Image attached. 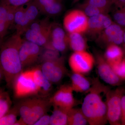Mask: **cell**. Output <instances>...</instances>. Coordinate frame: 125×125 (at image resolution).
Here are the masks:
<instances>
[{"label":"cell","instance_id":"cell-1","mask_svg":"<svg viewBox=\"0 0 125 125\" xmlns=\"http://www.w3.org/2000/svg\"><path fill=\"white\" fill-rule=\"evenodd\" d=\"M16 33L9 38L0 47V66L4 75L6 85L12 88L15 81L23 71L20 50L23 40Z\"/></svg>","mask_w":125,"mask_h":125},{"label":"cell","instance_id":"cell-2","mask_svg":"<svg viewBox=\"0 0 125 125\" xmlns=\"http://www.w3.org/2000/svg\"><path fill=\"white\" fill-rule=\"evenodd\" d=\"M109 89L97 78L94 79L84 99L81 109L90 125H104L108 123L107 108L102 94Z\"/></svg>","mask_w":125,"mask_h":125},{"label":"cell","instance_id":"cell-3","mask_svg":"<svg viewBox=\"0 0 125 125\" xmlns=\"http://www.w3.org/2000/svg\"><path fill=\"white\" fill-rule=\"evenodd\" d=\"M12 88L16 98L39 95L38 89L34 80L32 69L22 72L16 79Z\"/></svg>","mask_w":125,"mask_h":125},{"label":"cell","instance_id":"cell-4","mask_svg":"<svg viewBox=\"0 0 125 125\" xmlns=\"http://www.w3.org/2000/svg\"><path fill=\"white\" fill-rule=\"evenodd\" d=\"M124 90L123 88L108 90L105 94L108 122L111 125H120L121 101Z\"/></svg>","mask_w":125,"mask_h":125},{"label":"cell","instance_id":"cell-5","mask_svg":"<svg viewBox=\"0 0 125 125\" xmlns=\"http://www.w3.org/2000/svg\"><path fill=\"white\" fill-rule=\"evenodd\" d=\"M22 105L28 116L27 125H33L40 117L47 114L52 104L49 99L41 97L25 99Z\"/></svg>","mask_w":125,"mask_h":125},{"label":"cell","instance_id":"cell-6","mask_svg":"<svg viewBox=\"0 0 125 125\" xmlns=\"http://www.w3.org/2000/svg\"><path fill=\"white\" fill-rule=\"evenodd\" d=\"M69 65L74 73L83 74L89 73L93 68L94 60L93 56L86 51L75 52L69 59Z\"/></svg>","mask_w":125,"mask_h":125},{"label":"cell","instance_id":"cell-7","mask_svg":"<svg viewBox=\"0 0 125 125\" xmlns=\"http://www.w3.org/2000/svg\"><path fill=\"white\" fill-rule=\"evenodd\" d=\"M40 68L45 77L52 83L60 82L67 73L64 60L61 57L43 62Z\"/></svg>","mask_w":125,"mask_h":125},{"label":"cell","instance_id":"cell-8","mask_svg":"<svg viewBox=\"0 0 125 125\" xmlns=\"http://www.w3.org/2000/svg\"><path fill=\"white\" fill-rule=\"evenodd\" d=\"M65 28L70 33H82L88 29V19L84 12L78 10L67 14L64 19Z\"/></svg>","mask_w":125,"mask_h":125},{"label":"cell","instance_id":"cell-9","mask_svg":"<svg viewBox=\"0 0 125 125\" xmlns=\"http://www.w3.org/2000/svg\"><path fill=\"white\" fill-rule=\"evenodd\" d=\"M73 92L70 85H62L49 99V101L52 105L69 110L76 104Z\"/></svg>","mask_w":125,"mask_h":125},{"label":"cell","instance_id":"cell-10","mask_svg":"<svg viewBox=\"0 0 125 125\" xmlns=\"http://www.w3.org/2000/svg\"><path fill=\"white\" fill-rule=\"evenodd\" d=\"M41 47L28 40L23 41L20 50V57L23 69L37 62L40 57Z\"/></svg>","mask_w":125,"mask_h":125},{"label":"cell","instance_id":"cell-11","mask_svg":"<svg viewBox=\"0 0 125 125\" xmlns=\"http://www.w3.org/2000/svg\"><path fill=\"white\" fill-rule=\"evenodd\" d=\"M96 62L98 75L104 82L112 86L120 84L122 80L116 74L104 57L101 55H98Z\"/></svg>","mask_w":125,"mask_h":125},{"label":"cell","instance_id":"cell-12","mask_svg":"<svg viewBox=\"0 0 125 125\" xmlns=\"http://www.w3.org/2000/svg\"><path fill=\"white\" fill-rule=\"evenodd\" d=\"M64 30L59 27L53 28L52 25L50 45L52 48L58 52H64L67 48V41Z\"/></svg>","mask_w":125,"mask_h":125},{"label":"cell","instance_id":"cell-13","mask_svg":"<svg viewBox=\"0 0 125 125\" xmlns=\"http://www.w3.org/2000/svg\"><path fill=\"white\" fill-rule=\"evenodd\" d=\"M32 69L34 80L38 89L39 95L45 97L51 91L52 83L45 77L40 67H36Z\"/></svg>","mask_w":125,"mask_h":125},{"label":"cell","instance_id":"cell-14","mask_svg":"<svg viewBox=\"0 0 125 125\" xmlns=\"http://www.w3.org/2000/svg\"><path fill=\"white\" fill-rule=\"evenodd\" d=\"M51 29L44 32H38L28 29L25 32V38L27 40L40 47H44L46 49H49Z\"/></svg>","mask_w":125,"mask_h":125},{"label":"cell","instance_id":"cell-15","mask_svg":"<svg viewBox=\"0 0 125 125\" xmlns=\"http://www.w3.org/2000/svg\"><path fill=\"white\" fill-rule=\"evenodd\" d=\"M71 86L74 92L83 93L87 92L91 87L89 81L83 74L74 73L71 76Z\"/></svg>","mask_w":125,"mask_h":125},{"label":"cell","instance_id":"cell-16","mask_svg":"<svg viewBox=\"0 0 125 125\" xmlns=\"http://www.w3.org/2000/svg\"><path fill=\"white\" fill-rule=\"evenodd\" d=\"M14 23L16 33L21 35L24 33L32 23L25 13L24 6L19 7L16 11Z\"/></svg>","mask_w":125,"mask_h":125},{"label":"cell","instance_id":"cell-17","mask_svg":"<svg viewBox=\"0 0 125 125\" xmlns=\"http://www.w3.org/2000/svg\"><path fill=\"white\" fill-rule=\"evenodd\" d=\"M104 34L109 42L119 45L123 42L124 31L118 24H112L105 30Z\"/></svg>","mask_w":125,"mask_h":125},{"label":"cell","instance_id":"cell-18","mask_svg":"<svg viewBox=\"0 0 125 125\" xmlns=\"http://www.w3.org/2000/svg\"><path fill=\"white\" fill-rule=\"evenodd\" d=\"M111 19L107 16L100 14L90 17L88 19V29L92 31L97 32L105 30L112 24Z\"/></svg>","mask_w":125,"mask_h":125},{"label":"cell","instance_id":"cell-19","mask_svg":"<svg viewBox=\"0 0 125 125\" xmlns=\"http://www.w3.org/2000/svg\"><path fill=\"white\" fill-rule=\"evenodd\" d=\"M39 10L47 15H55L61 10V6L55 0H33Z\"/></svg>","mask_w":125,"mask_h":125},{"label":"cell","instance_id":"cell-20","mask_svg":"<svg viewBox=\"0 0 125 125\" xmlns=\"http://www.w3.org/2000/svg\"><path fill=\"white\" fill-rule=\"evenodd\" d=\"M123 51L118 45L111 44L105 51L104 58L110 65L120 62L123 59Z\"/></svg>","mask_w":125,"mask_h":125},{"label":"cell","instance_id":"cell-21","mask_svg":"<svg viewBox=\"0 0 125 125\" xmlns=\"http://www.w3.org/2000/svg\"><path fill=\"white\" fill-rule=\"evenodd\" d=\"M54 109L50 116V125H68V109L53 105Z\"/></svg>","mask_w":125,"mask_h":125},{"label":"cell","instance_id":"cell-22","mask_svg":"<svg viewBox=\"0 0 125 125\" xmlns=\"http://www.w3.org/2000/svg\"><path fill=\"white\" fill-rule=\"evenodd\" d=\"M88 124L81 108H72L68 113V125H85Z\"/></svg>","mask_w":125,"mask_h":125},{"label":"cell","instance_id":"cell-23","mask_svg":"<svg viewBox=\"0 0 125 125\" xmlns=\"http://www.w3.org/2000/svg\"><path fill=\"white\" fill-rule=\"evenodd\" d=\"M68 40L70 47L74 52L82 51L86 50V42L80 33H70Z\"/></svg>","mask_w":125,"mask_h":125},{"label":"cell","instance_id":"cell-24","mask_svg":"<svg viewBox=\"0 0 125 125\" xmlns=\"http://www.w3.org/2000/svg\"><path fill=\"white\" fill-rule=\"evenodd\" d=\"M11 104L9 93L4 89L0 87V118L11 108Z\"/></svg>","mask_w":125,"mask_h":125},{"label":"cell","instance_id":"cell-25","mask_svg":"<svg viewBox=\"0 0 125 125\" xmlns=\"http://www.w3.org/2000/svg\"><path fill=\"white\" fill-rule=\"evenodd\" d=\"M19 111L16 105L11 108L0 118V125H14L18 120Z\"/></svg>","mask_w":125,"mask_h":125},{"label":"cell","instance_id":"cell-26","mask_svg":"<svg viewBox=\"0 0 125 125\" xmlns=\"http://www.w3.org/2000/svg\"><path fill=\"white\" fill-rule=\"evenodd\" d=\"M9 28L7 19V8L0 4V38L2 39Z\"/></svg>","mask_w":125,"mask_h":125},{"label":"cell","instance_id":"cell-27","mask_svg":"<svg viewBox=\"0 0 125 125\" xmlns=\"http://www.w3.org/2000/svg\"><path fill=\"white\" fill-rule=\"evenodd\" d=\"M25 5L26 7H24L25 13L31 22H33L38 16L39 9L33 0H32Z\"/></svg>","mask_w":125,"mask_h":125},{"label":"cell","instance_id":"cell-28","mask_svg":"<svg viewBox=\"0 0 125 125\" xmlns=\"http://www.w3.org/2000/svg\"><path fill=\"white\" fill-rule=\"evenodd\" d=\"M113 71L122 81L125 80V59H122L118 63L111 65Z\"/></svg>","mask_w":125,"mask_h":125},{"label":"cell","instance_id":"cell-29","mask_svg":"<svg viewBox=\"0 0 125 125\" xmlns=\"http://www.w3.org/2000/svg\"><path fill=\"white\" fill-rule=\"evenodd\" d=\"M42 62L55 60L60 58L59 52L53 49H46L43 53H42L40 57Z\"/></svg>","mask_w":125,"mask_h":125},{"label":"cell","instance_id":"cell-30","mask_svg":"<svg viewBox=\"0 0 125 125\" xmlns=\"http://www.w3.org/2000/svg\"><path fill=\"white\" fill-rule=\"evenodd\" d=\"M32 0H1L0 4L7 7L18 8L23 6Z\"/></svg>","mask_w":125,"mask_h":125},{"label":"cell","instance_id":"cell-31","mask_svg":"<svg viewBox=\"0 0 125 125\" xmlns=\"http://www.w3.org/2000/svg\"><path fill=\"white\" fill-rule=\"evenodd\" d=\"M102 10L93 6L88 4L84 9V12L86 15L91 17L101 14Z\"/></svg>","mask_w":125,"mask_h":125},{"label":"cell","instance_id":"cell-32","mask_svg":"<svg viewBox=\"0 0 125 125\" xmlns=\"http://www.w3.org/2000/svg\"><path fill=\"white\" fill-rule=\"evenodd\" d=\"M114 18L118 25L120 26L125 27V17L123 9L115 13Z\"/></svg>","mask_w":125,"mask_h":125},{"label":"cell","instance_id":"cell-33","mask_svg":"<svg viewBox=\"0 0 125 125\" xmlns=\"http://www.w3.org/2000/svg\"><path fill=\"white\" fill-rule=\"evenodd\" d=\"M108 3V0H89L88 4L103 10L107 6Z\"/></svg>","mask_w":125,"mask_h":125},{"label":"cell","instance_id":"cell-34","mask_svg":"<svg viewBox=\"0 0 125 125\" xmlns=\"http://www.w3.org/2000/svg\"><path fill=\"white\" fill-rule=\"evenodd\" d=\"M50 116L47 114L40 117L33 125H50Z\"/></svg>","mask_w":125,"mask_h":125},{"label":"cell","instance_id":"cell-35","mask_svg":"<svg viewBox=\"0 0 125 125\" xmlns=\"http://www.w3.org/2000/svg\"><path fill=\"white\" fill-rule=\"evenodd\" d=\"M121 124L122 125H125V108L121 109Z\"/></svg>","mask_w":125,"mask_h":125},{"label":"cell","instance_id":"cell-36","mask_svg":"<svg viewBox=\"0 0 125 125\" xmlns=\"http://www.w3.org/2000/svg\"><path fill=\"white\" fill-rule=\"evenodd\" d=\"M14 125H27L26 123H25L24 121L21 119V118H20L19 120H17L16 122L15 123Z\"/></svg>","mask_w":125,"mask_h":125},{"label":"cell","instance_id":"cell-37","mask_svg":"<svg viewBox=\"0 0 125 125\" xmlns=\"http://www.w3.org/2000/svg\"><path fill=\"white\" fill-rule=\"evenodd\" d=\"M3 79H4V75L2 69L0 66V83L1 82Z\"/></svg>","mask_w":125,"mask_h":125},{"label":"cell","instance_id":"cell-38","mask_svg":"<svg viewBox=\"0 0 125 125\" xmlns=\"http://www.w3.org/2000/svg\"><path fill=\"white\" fill-rule=\"evenodd\" d=\"M118 4L125 6V0H117Z\"/></svg>","mask_w":125,"mask_h":125},{"label":"cell","instance_id":"cell-39","mask_svg":"<svg viewBox=\"0 0 125 125\" xmlns=\"http://www.w3.org/2000/svg\"><path fill=\"white\" fill-rule=\"evenodd\" d=\"M125 46V31H124V34H123V42Z\"/></svg>","mask_w":125,"mask_h":125},{"label":"cell","instance_id":"cell-40","mask_svg":"<svg viewBox=\"0 0 125 125\" xmlns=\"http://www.w3.org/2000/svg\"><path fill=\"white\" fill-rule=\"evenodd\" d=\"M123 11H124V14H125V7H124V8H123Z\"/></svg>","mask_w":125,"mask_h":125},{"label":"cell","instance_id":"cell-41","mask_svg":"<svg viewBox=\"0 0 125 125\" xmlns=\"http://www.w3.org/2000/svg\"><path fill=\"white\" fill-rule=\"evenodd\" d=\"M0 39H1V38H0Z\"/></svg>","mask_w":125,"mask_h":125}]
</instances>
